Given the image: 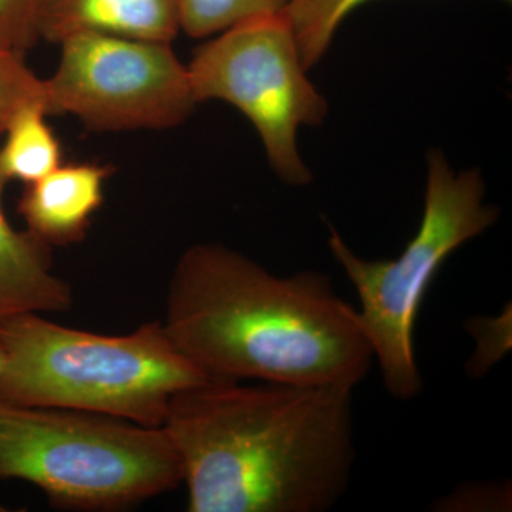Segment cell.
<instances>
[{"instance_id":"cell-1","label":"cell","mask_w":512,"mask_h":512,"mask_svg":"<svg viewBox=\"0 0 512 512\" xmlns=\"http://www.w3.org/2000/svg\"><path fill=\"white\" fill-rule=\"evenodd\" d=\"M353 390L210 379L171 397L163 430L191 512H325L348 491Z\"/></svg>"},{"instance_id":"cell-2","label":"cell","mask_w":512,"mask_h":512,"mask_svg":"<svg viewBox=\"0 0 512 512\" xmlns=\"http://www.w3.org/2000/svg\"><path fill=\"white\" fill-rule=\"evenodd\" d=\"M163 326L212 379L355 389L375 362L359 311L328 275H274L221 244L178 259Z\"/></svg>"},{"instance_id":"cell-3","label":"cell","mask_w":512,"mask_h":512,"mask_svg":"<svg viewBox=\"0 0 512 512\" xmlns=\"http://www.w3.org/2000/svg\"><path fill=\"white\" fill-rule=\"evenodd\" d=\"M0 346V399L141 426L161 427L175 393L210 379L178 352L160 322L110 336L23 313L0 325Z\"/></svg>"},{"instance_id":"cell-4","label":"cell","mask_w":512,"mask_h":512,"mask_svg":"<svg viewBox=\"0 0 512 512\" xmlns=\"http://www.w3.org/2000/svg\"><path fill=\"white\" fill-rule=\"evenodd\" d=\"M28 481L59 508L109 511L183 483L163 427L0 399V480Z\"/></svg>"},{"instance_id":"cell-5","label":"cell","mask_w":512,"mask_h":512,"mask_svg":"<svg viewBox=\"0 0 512 512\" xmlns=\"http://www.w3.org/2000/svg\"><path fill=\"white\" fill-rule=\"evenodd\" d=\"M500 217L485 202V183L477 168L456 171L440 150L427 156V183L419 231L394 259L357 256L329 225V248L359 296V318L372 345L384 387L399 400L421 392L414 352V326L424 296L444 261Z\"/></svg>"},{"instance_id":"cell-6","label":"cell","mask_w":512,"mask_h":512,"mask_svg":"<svg viewBox=\"0 0 512 512\" xmlns=\"http://www.w3.org/2000/svg\"><path fill=\"white\" fill-rule=\"evenodd\" d=\"M187 67L198 103L221 100L234 106L258 131L276 175L292 187L311 183L296 138L302 126L325 121L328 103L306 76L285 12L212 36Z\"/></svg>"},{"instance_id":"cell-7","label":"cell","mask_w":512,"mask_h":512,"mask_svg":"<svg viewBox=\"0 0 512 512\" xmlns=\"http://www.w3.org/2000/svg\"><path fill=\"white\" fill-rule=\"evenodd\" d=\"M59 46L45 79L49 116L69 114L93 131L167 130L200 104L171 43L79 33Z\"/></svg>"},{"instance_id":"cell-8","label":"cell","mask_w":512,"mask_h":512,"mask_svg":"<svg viewBox=\"0 0 512 512\" xmlns=\"http://www.w3.org/2000/svg\"><path fill=\"white\" fill-rule=\"evenodd\" d=\"M110 174L107 165L62 164L35 183L26 184L18 211L28 231L49 247L82 241L103 204Z\"/></svg>"},{"instance_id":"cell-9","label":"cell","mask_w":512,"mask_h":512,"mask_svg":"<svg viewBox=\"0 0 512 512\" xmlns=\"http://www.w3.org/2000/svg\"><path fill=\"white\" fill-rule=\"evenodd\" d=\"M181 32L180 0H43L40 40L79 33L173 43Z\"/></svg>"},{"instance_id":"cell-10","label":"cell","mask_w":512,"mask_h":512,"mask_svg":"<svg viewBox=\"0 0 512 512\" xmlns=\"http://www.w3.org/2000/svg\"><path fill=\"white\" fill-rule=\"evenodd\" d=\"M0 175V325L23 313L66 312L72 288L52 272L50 247L29 231H16L3 210Z\"/></svg>"},{"instance_id":"cell-11","label":"cell","mask_w":512,"mask_h":512,"mask_svg":"<svg viewBox=\"0 0 512 512\" xmlns=\"http://www.w3.org/2000/svg\"><path fill=\"white\" fill-rule=\"evenodd\" d=\"M47 116L40 100L30 101L13 114L0 140V175L6 183H35L63 164L62 146Z\"/></svg>"},{"instance_id":"cell-12","label":"cell","mask_w":512,"mask_h":512,"mask_svg":"<svg viewBox=\"0 0 512 512\" xmlns=\"http://www.w3.org/2000/svg\"><path fill=\"white\" fill-rule=\"evenodd\" d=\"M366 2L369 0H289L285 15L306 69L326 55L343 20Z\"/></svg>"},{"instance_id":"cell-13","label":"cell","mask_w":512,"mask_h":512,"mask_svg":"<svg viewBox=\"0 0 512 512\" xmlns=\"http://www.w3.org/2000/svg\"><path fill=\"white\" fill-rule=\"evenodd\" d=\"M289 0H180L181 32L205 39L229 28L284 13Z\"/></svg>"},{"instance_id":"cell-14","label":"cell","mask_w":512,"mask_h":512,"mask_svg":"<svg viewBox=\"0 0 512 512\" xmlns=\"http://www.w3.org/2000/svg\"><path fill=\"white\" fill-rule=\"evenodd\" d=\"M37 100L45 103V79L26 66L25 56L0 46V140L13 114Z\"/></svg>"},{"instance_id":"cell-15","label":"cell","mask_w":512,"mask_h":512,"mask_svg":"<svg viewBox=\"0 0 512 512\" xmlns=\"http://www.w3.org/2000/svg\"><path fill=\"white\" fill-rule=\"evenodd\" d=\"M43 0H0V46L25 56L40 42Z\"/></svg>"},{"instance_id":"cell-16","label":"cell","mask_w":512,"mask_h":512,"mask_svg":"<svg viewBox=\"0 0 512 512\" xmlns=\"http://www.w3.org/2000/svg\"><path fill=\"white\" fill-rule=\"evenodd\" d=\"M471 335L478 338V350L471 357L468 372L481 376L511 350V309L500 319L471 318L466 323Z\"/></svg>"},{"instance_id":"cell-17","label":"cell","mask_w":512,"mask_h":512,"mask_svg":"<svg viewBox=\"0 0 512 512\" xmlns=\"http://www.w3.org/2000/svg\"><path fill=\"white\" fill-rule=\"evenodd\" d=\"M436 511H511V485L507 483L463 484L434 504Z\"/></svg>"},{"instance_id":"cell-18","label":"cell","mask_w":512,"mask_h":512,"mask_svg":"<svg viewBox=\"0 0 512 512\" xmlns=\"http://www.w3.org/2000/svg\"><path fill=\"white\" fill-rule=\"evenodd\" d=\"M3 362H5V355H3L2 346H0V370H2Z\"/></svg>"}]
</instances>
